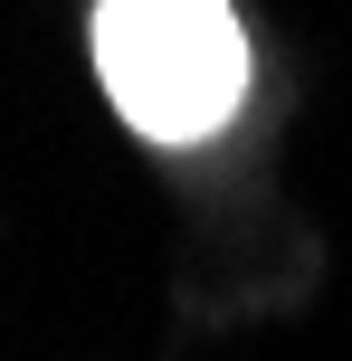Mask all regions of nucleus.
Returning a JSON list of instances; mask_svg holds the SVG:
<instances>
[{
    "label": "nucleus",
    "mask_w": 352,
    "mask_h": 361,
    "mask_svg": "<svg viewBox=\"0 0 352 361\" xmlns=\"http://www.w3.org/2000/svg\"><path fill=\"white\" fill-rule=\"evenodd\" d=\"M95 76L143 143H210L248 95L229 0H95Z\"/></svg>",
    "instance_id": "nucleus-1"
}]
</instances>
